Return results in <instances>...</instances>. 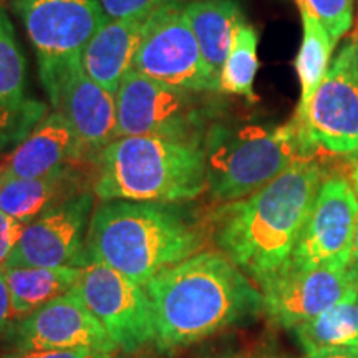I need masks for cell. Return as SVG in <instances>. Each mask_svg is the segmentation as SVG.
Masks as SVG:
<instances>
[{
	"instance_id": "2",
	"label": "cell",
	"mask_w": 358,
	"mask_h": 358,
	"mask_svg": "<svg viewBox=\"0 0 358 358\" xmlns=\"http://www.w3.org/2000/svg\"><path fill=\"white\" fill-rule=\"evenodd\" d=\"M145 287L161 352L194 345L264 312L261 289L219 250H201Z\"/></svg>"
},
{
	"instance_id": "3",
	"label": "cell",
	"mask_w": 358,
	"mask_h": 358,
	"mask_svg": "<svg viewBox=\"0 0 358 358\" xmlns=\"http://www.w3.org/2000/svg\"><path fill=\"white\" fill-rule=\"evenodd\" d=\"M209 237L185 203L101 201L95 206L87 237L90 262H101L138 284L204 250Z\"/></svg>"
},
{
	"instance_id": "20",
	"label": "cell",
	"mask_w": 358,
	"mask_h": 358,
	"mask_svg": "<svg viewBox=\"0 0 358 358\" xmlns=\"http://www.w3.org/2000/svg\"><path fill=\"white\" fill-rule=\"evenodd\" d=\"M185 12L206 64L219 78L237 27L245 22L239 3L236 0H191L185 2Z\"/></svg>"
},
{
	"instance_id": "23",
	"label": "cell",
	"mask_w": 358,
	"mask_h": 358,
	"mask_svg": "<svg viewBox=\"0 0 358 358\" xmlns=\"http://www.w3.org/2000/svg\"><path fill=\"white\" fill-rule=\"evenodd\" d=\"M302 15V43L295 58V70H297L299 82H301V98H299L297 110L294 116H302L310 105L317 88L325 78L327 70L330 66L335 42L329 32L315 19Z\"/></svg>"
},
{
	"instance_id": "4",
	"label": "cell",
	"mask_w": 358,
	"mask_h": 358,
	"mask_svg": "<svg viewBox=\"0 0 358 358\" xmlns=\"http://www.w3.org/2000/svg\"><path fill=\"white\" fill-rule=\"evenodd\" d=\"M93 192L100 201L189 203L206 191L201 143L159 136L116 138L95 159Z\"/></svg>"
},
{
	"instance_id": "30",
	"label": "cell",
	"mask_w": 358,
	"mask_h": 358,
	"mask_svg": "<svg viewBox=\"0 0 358 358\" xmlns=\"http://www.w3.org/2000/svg\"><path fill=\"white\" fill-rule=\"evenodd\" d=\"M201 358H262V357H259L256 352L249 350V348L224 345V347L213 348L211 352H208Z\"/></svg>"
},
{
	"instance_id": "15",
	"label": "cell",
	"mask_w": 358,
	"mask_h": 358,
	"mask_svg": "<svg viewBox=\"0 0 358 358\" xmlns=\"http://www.w3.org/2000/svg\"><path fill=\"white\" fill-rule=\"evenodd\" d=\"M47 96L52 110L64 115L78 134L88 159L116 140L115 93L90 78L82 62L71 65Z\"/></svg>"
},
{
	"instance_id": "9",
	"label": "cell",
	"mask_w": 358,
	"mask_h": 358,
	"mask_svg": "<svg viewBox=\"0 0 358 358\" xmlns=\"http://www.w3.org/2000/svg\"><path fill=\"white\" fill-rule=\"evenodd\" d=\"M290 122L307 155L358 153V77L355 42L347 43L327 70L310 105Z\"/></svg>"
},
{
	"instance_id": "8",
	"label": "cell",
	"mask_w": 358,
	"mask_h": 358,
	"mask_svg": "<svg viewBox=\"0 0 358 358\" xmlns=\"http://www.w3.org/2000/svg\"><path fill=\"white\" fill-rule=\"evenodd\" d=\"M133 69L174 88L219 92V78L201 53L185 12V0H169L151 13Z\"/></svg>"
},
{
	"instance_id": "32",
	"label": "cell",
	"mask_w": 358,
	"mask_h": 358,
	"mask_svg": "<svg viewBox=\"0 0 358 358\" xmlns=\"http://www.w3.org/2000/svg\"><path fill=\"white\" fill-rule=\"evenodd\" d=\"M358 192V189H357ZM350 272L355 275L358 282V221H357V231H355V239H353V250H352V262H350Z\"/></svg>"
},
{
	"instance_id": "6",
	"label": "cell",
	"mask_w": 358,
	"mask_h": 358,
	"mask_svg": "<svg viewBox=\"0 0 358 358\" xmlns=\"http://www.w3.org/2000/svg\"><path fill=\"white\" fill-rule=\"evenodd\" d=\"M116 138L159 136L203 145L211 110L199 92L174 88L129 69L115 93Z\"/></svg>"
},
{
	"instance_id": "26",
	"label": "cell",
	"mask_w": 358,
	"mask_h": 358,
	"mask_svg": "<svg viewBox=\"0 0 358 358\" xmlns=\"http://www.w3.org/2000/svg\"><path fill=\"white\" fill-rule=\"evenodd\" d=\"M169 0H100L103 10L110 19H131L151 15L156 8Z\"/></svg>"
},
{
	"instance_id": "25",
	"label": "cell",
	"mask_w": 358,
	"mask_h": 358,
	"mask_svg": "<svg viewBox=\"0 0 358 358\" xmlns=\"http://www.w3.org/2000/svg\"><path fill=\"white\" fill-rule=\"evenodd\" d=\"M301 13L315 19L335 43L353 24V0H295Z\"/></svg>"
},
{
	"instance_id": "21",
	"label": "cell",
	"mask_w": 358,
	"mask_h": 358,
	"mask_svg": "<svg viewBox=\"0 0 358 358\" xmlns=\"http://www.w3.org/2000/svg\"><path fill=\"white\" fill-rule=\"evenodd\" d=\"M82 267H6L13 320L73 289Z\"/></svg>"
},
{
	"instance_id": "5",
	"label": "cell",
	"mask_w": 358,
	"mask_h": 358,
	"mask_svg": "<svg viewBox=\"0 0 358 358\" xmlns=\"http://www.w3.org/2000/svg\"><path fill=\"white\" fill-rule=\"evenodd\" d=\"M203 148L206 191L219 204L248 198L295 161L312 158L292 122L275 128L214 123L206 131Z\"/></svg>"
},
{
	"instance_id": "1",
	"label": "cell",
	"mask_w": 358,
	"mask_h": 358,
	"mask_svg": "<svg viewBox=\"0 0 358 358\" xmlns=\"http://www.w3.org/2000/svg\"><path fill=\"white\" fill-rule=\"evenodd\" d=\"M324 178L317 161H295L248 198L219 204L208 217L209 237L261 287L289 262Z\"/></svg>"
},
{
	"instance_id": "22",
	"label": "cell",
	"mask_w": 358,
	"mask_h": 358,
	"mask_svg": "<svg viewBox=\"0 0 358 358\" xmlns=\"http://www.w3.org/2000/svg\"><path fill=\"white\" fill-rule=\"evenodd\" d=\"M292 332L306 355L325 348H358V295L335 303Z\"/></svg>"
},
{
	"instance_id": "34",
	"label": "cell",
	"mask_w": 358,
	"mask_h": 358,
	"mask_svg": "<svg viewBox=\"0 0 358 358\" xmlns=\"http://www.w3.org/2000/svg\"><path fill=\"white\" fill-rule=\"evenodd\" d=\"M355 66H357V77H358V42H355Z\"/></svg>"
},
{
	"instance_id": "7",
	"label": "cell",
	"mask_w": 358,
	"mask_h": 358,
	"mask_svg": "<svg viewBox=\"0 0 358 358\" xmlns=\"http://www.w3.org/2000/svg\"><path fill=\"white\" fill-rule=\"evenodd\" d=\"M13 8L38 58L45 93L52 92L108 19L100 0H15Z\"/></svg>"
},
{
	"instance_id": "17",
	"label": "cell",
	"mask_w": 358,
	"mask_h": 358,
	"mask_svg": "<svg viewBox=\"0 0 358 358\" xmlns=\"http://www.w3.org/2000/svg\"><path fill=\"white\" fill-rule=\"evenodd\" d=\"M88 159L78 134L55 110L0 161V178H38Z\"/></svg>"
},
{
	"instance_id": "10",
	"label": "cell",
	"mask_w": 358,
	"mask_h": 358,
	"mask_svg": "<svg viewBox=\"0 0 358 358\" xmlns=\"http://www.w3.org/2000/svg\"><path fill=\"white\" fill-rule=\"evenodd\" d=\"M71 292L96 317L118 350L136 353L155 343V315L145 285L101 262L82 267Z\"/></svg>"
},
{
	"instance_id": "11",
	"label": "cell",
	"mask_w": 358,
	"mask_h": 358,
	"mask_svg": "<svg viewBox=\"0 0 358 358\" xmlns=\"http://www.w3.org/2000/svg\"><path fill=\"white\" fill-rule=\"evenodd\" d=\"M357 221V189L345 178H324L285 266L347 271L352 262Z\"/></svg>"
},
{
	"instance_id": "14",
	"label": "cell",
	"mask_w": 358,
	"mask_h": 358,
	"mask_svg": "<svg viewBox=\"0 0 358 358\" xmlns=\"http://www.w3.org/2000/svg\"><path fill=\"white\" fill-rule=\"evenodd\" d=\"M264 312L274 324L294 330L327 308L358 295L350 268L282 267L261 285Z\"/></svg>"
},
{
	"instance_id": "19",
	"label": "cell",
	"mask_w": 358,
	"mask_h": 358,
	"mask_svg": "<svg viewBox=\"0 0 358 358\" xmlns=\"http://www.w3.org/2000/svg\"><path fill=\"white\" fill-rule=\"evenodd\" d=\"M85 189L87 176L78 164L38 178H0V211L29 224Z\"/></svg>"
},
{
	"instance_id": "29",
	"label": "cell",
	"mask_w": 358,
	"mask_h": 358,
	"mask_svg": "<svg viewBox=\"0 0 358 358\" xmlns=\"http://www.w3.org/2000/svg\"><path fill=\"white\" fill-rule=\"evenodd\" d=\"M13 324L12 312V297L10 289L7 284L6 267L0 266V338L6 337V334Z\"/></svg>"
},
{
	"instance_id": "28",
	"label": "cell",
	"mask_w": 358,
	"mask_h": 358,
	"mask_svg": "<svg viewBox=\"0 0 358 358\" xmlns=\"http://www.w3.org/2000/svg\"><path fill=\"white\" fill-rule=\"evenodd\" d=\"M27 224L17 221L0 211V266H6L8 256L15 249Z\"/></svg>"
},
{
	"instance_id": "27",
	"label": "cell",
	"mask_w": 358,
	"mask_h": 358,
	"mask_svg": "<svg viewBox=\"0 0 358 358\" xmlns=\"http://www.w3.org/2000/svg\"><path fill=\"white\" fill-rule=\"evenodd\" d=\"M113 353L90 350V348H50V350L6 352L0 358H113Z\"/></svg>"
},
{
	"instance_id": "36",
	"label": "cell",
	"mask_w": 358,
	"mask_h": 358,
	"mask_svg": "<svg viewBox=\"0 0 358 358\" xmlns=\"http://www.w3.org/2000/svg\"><path fill=\"white\" fill-rule=\"evenodd\" d=\"M143 358H151V357H143Z\"/></svg>"
},
{
	"instance_id": "16",
	"label": "cell",
	"mask_w": 358,
	"mask_h": 358,
	"mask_svg": "<svg viewBox=\"0 0 358 358\" xmlns=\"http://www.w3.org/2000/svg\"><path fill=\"white\" fill-rule=\"evenodd\" d=\"M27 65L15 30L0 10V156L10 153L48 115L45 103L25 92Z\"/></svg>"
},
{
	"instance_id": "31",
	"label": "cell",
	"mask_w": 358,
	"mask_h": 358,
	"mask_svg": "<svg viewBox=\"0 0 358 358\" xmlns=\"http://www.w3.org/2000/svg\"><path fill=\"white\" fill-rule=\"evenodd\" d=\"M306 358H358V348H325V350L307 353Z\"/></svg>"
},
{
	"instance_id": "24",
	"label": "cell",
	"mask_w": 358,
	"mask_h": 358,
	"mask_svg": "<svg viewBox=\"0 0 358 358\" xmlns=\"http://www.w3.org/2000/svg\"><path fill=\"white\" fill-rule=\"evenodd\" d=\"M257 32L248 22L237 27L219 77V92L244 96L254 101V80L259 69L257 62Z\"/></svg>"
},
{
	"instance_id": "33",
	"label": "cell",
	"mask_w": 358,
	"mask_h": 358,
	"mask_svg": "<svg viewBox=\"0 0 358 358\" xmlns=\"http://www.w3.org/2000/svg\"><path fill=\"white\" fill-rule=\"evenodd\" d=\"M352 176H353V181H355V186L358 189V159L353 163V169H352Z\"/></svg>"
},
{
	"instance_id": "13",
	"label": "cell",
	"mask_w": 358,
	"mask_h": 358,
	"mask_svg": "<svg viewBox=\"0 0 358 358\" xmlns=\"http://www.w3.org/2000/svg\"><path fill=\"white\" fill-rule=\"evenodd\" d=\"M3 343L8 352L50 348H90L113 355L118 352L96 317L71 290L13 320Z\"/></svg>"
},
{
	"instance_id": "12",
	"label": "cell",
	"mask_w": 358,
	"mask_h": 358,
	"mask_svg": "<svg viewBox=\"0 0 358 358\" xmlns=\"http://www.w3.org/2000/svg\"><path fill=\"white\" fill-rule=\"evenodd\" d=\"M95 192L85 189L25 226L3 267H85Z\"/></svg>"
},
{
	"instance_id": "18",
	"label": "cell",
	"mask_w": 358,
	"mask_h": 358,
	"mask_svg": "<svg viewBox=\"0 0 358 358\" xmlns=\"http://www.w3.org/2000/svg\"><path fill=\"white\" fill-rule=\"evenodd\" d=\"M151 15L106 19L82 53V66L90 78L116 93L145 35Z\"/></svg>"
},
{
	"instance_id": "35",
	"label": "cell",
	"mask_w": 358,
	"mask_h": 358,
	"mask_svg": "<svg viewBox=\"0 0 358 358\" xmlns=\"http://www.w3.org/2000/svg\"><path fill=\"white\" fill-rule=\"evenodd\" d=\"M113 358H122V357H118V355H116V357H113Z\"/></svg>"
}]
</instances>
